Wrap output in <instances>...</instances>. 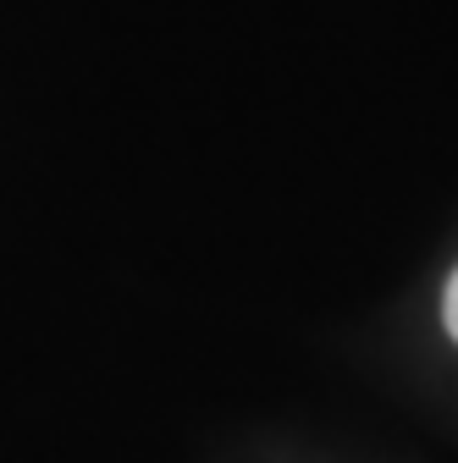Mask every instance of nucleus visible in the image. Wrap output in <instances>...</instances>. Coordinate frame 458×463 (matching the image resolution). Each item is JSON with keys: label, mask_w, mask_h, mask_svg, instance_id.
<instances>
[{"label": "nucleus", "mask_w": 458, "mask_h": 463, "mask_svg": "<svg viewBox=\"0 0 458 463\" xmlns=\"http://www.w3.org/2000/svg\"><path fill=\"white\" fill-rule=\"evenodd\" d=\"M442 315H447V331H453V342H458V270H453V281H447V298H442Z\"/></svg>", "instance_id": "obj_1"}]
</instances>
